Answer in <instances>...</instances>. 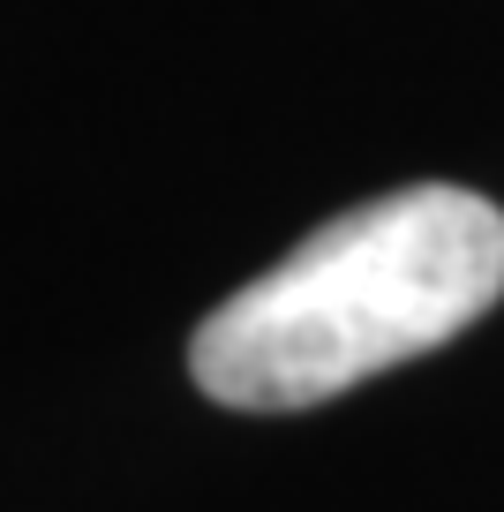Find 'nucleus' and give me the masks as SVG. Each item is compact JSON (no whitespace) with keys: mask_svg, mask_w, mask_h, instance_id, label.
Returning a JSON list of instances; mask_svg holds the SVG:
<instances>
[{"mask_svg":"<svg viewBox=\"0 0 504 512\" xmlns=\"http://www.w3.org/2000/svg\"><path fill=\"white\" fill-rule=\"evenodd\" d=\"M497 294L504 211L474 189L422 181L339 211L286 264L226 294L196 324L189 369L219 407L294 415L459 339Z\"/></svg>","mask_w":504,"mask_h":512,"instance_id":"obj_1","label":"nucleus"}]
</instances>
